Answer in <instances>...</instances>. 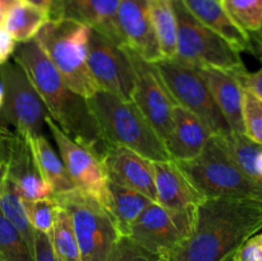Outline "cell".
I'll return each mask as SVG.
<instances>
[{
  "label": "cell",
  "instance_id": "cell-4",
  "mask_svg": "<svg viewBox=\"0 0 262 261\" xmlns=\"http://www.w3.org/2000/svg\"><path fill=\"white\" fill-rule=\"evenodd\" d=\"M91 30L68 18L49 19L33 38L69 89L84 99L100 91L87 64Z\"/></svg>",
  "mask_w": 262,
  "mask_h": 261
},
{
  "label": "cell",
  "instance_id": "cell-42",
  "mask_svg": "<svg viewBox=\"0 0 262 261\" xmlns=\"http://www.w3.org/2000/svg\"><path fill=\"white\" fill-rule=\"evenodd\" d=\"M9 132H10L9 127H7V125H4L3 123H0V138H2L3 136L8 135Z\"/></svg>",
  "mask_w": 262,
  "mask_h": 261
},
{
  "label": "cell",
  "instance_id": "cell-6",
  "mask_svg": "<svg viewBox=\"0 0 262 261\" xmlns=\"http://www.w3.org/2000/svg\"><path fill=\"white\" fill-rule=\"evenodd\" d=\"M177 15V60L199 68H214L239 74L247 71L241 53L227 40L202 25L182 0H174Z\"/></svg>",
  "mask_w": 262,
  "mask_h": 261
},
{
  "label": "cell",
  "instance_id": "cell-10",
  "mask_svg": "<svg viewBox=\"0 0 262 261\" xmlns=\"http://www.w3.org/2000/svg\"><path fill=\"white\" fill-rule=\"evenodd\" d=\"M196 207L173 211L151 202L130 227L128 237L169 261L171 253L191 234Z\"/></svg>",
  "mask_w": 262,
  "mask_h": 261
},
{
  "label": "cell",
  "instance_id": "cell-12",
  "mask_svg": "<svg viewBox=\"0 0 262 261\" xmlns=\"http://www.w3.org/2000/svg\"><path fill=\"white\" fill-rule=\"evenodd\" d=\"M45 123L76 189L96 200L106 209L109 178L101 159L67 136L49 114Z\"/></svg>",
  "mask_w": 262,
  "mask_h": 261
},
{
  "label": "cell",
  "instance_id": "cell-23",
  "mask_svg": "<svg viewBox=\"0 0 262 261\" xmlns=\"http://www.w3.org/2000/svg\"><path fill=\"white\" fill-rule=\"evenodd\" d=\"M106 210L114 219L120 235H128L130 227L152 201L141 192L109 181Z\"/></svg>",
  "mask_w": 262,
  "mask_h": 261
},
{
  "label": "cell",
  "instance_id": "cell-31",
  "mask_svg": "<svg viewBox=\"0 0 262 261\" xmlns=\"http://www.w3.org/2000/svg\"><path fill=\"white\" fill-rule=\"evenodd\" d=\"M106 261H165L160 255L151 252L128 235H119Z\"/></svg>",
  "mask_w": 262,
  "mask_h": 261
},
{
  "label": "cell",
  "instance_id": "cell-5",
  "mask_svg": "<svg viewBox=\"0 0 262 261\" xmlns=\"http://www.w3.org/2000/svg\"><path fill=\"white\" fill-rule=\"evenodd\" d=\"M177 164L202 196L233 197L262 204V181L245 173L215 136L197 158Z\"/></svg>",
  "mask_w": 262,
  "mask_h": 261
},
{
  "label": "cell",
  "instance_id": "cell-9",
  "mask_svg": "<svg viewBox=\"0 0 262 261\" xmlns=\"http://www.w3.org/2000/svg\"><path fill=\"white\" fill-rule=\"evenodd\" d=\"M0 82L4 89L0 123L25 138L43 135L48 112L26 72L15 61H7L0 66Z\"/></svg>",
  "mask_w": 262,
  "mask_h": 261
},
{
  "label": "cell",
  "instance_id": "cell-37",
  "mask_svg": "<svg viewBox=\"0 0 262 261\" xmlns=\"http://www.w3.org/2000/svg\"><path fill=\"white\" fill-rule=\"evenodd\" d=\"M49 15V19H59V0H23Z\"/></svg>",
  "mask_w": 262,
  "mask_h": 261
},
{
  "label": "cell",
  "instance_id": "cell-47",
  "mask_svg": "<svg viewBox=\"0 0 262 261\" xmlns=\"http://www.w3.org/2000/svg\"><path fill=\"white\" fill-rule=\"evenodd\" d=\"M0 182H2V177H0Z\"/></svg>",
  "mask_w": 262,
  "mask_h": 261
},
{
  "label": "cell",
  "instance_id": "cell-15",
  "mask_svg": "<svg viewBox=\"0 0 262 261\" xmlns=\"http://www.w3.org/2000/svg\"><path fill=\"white\" fill-rule=\"evenodd\" d=\"M117 26L125 48L151 63L163 59L151 25L147 0H119Z\"/></svg>",
  "mask_w": 262,
  "mask_h": 261
},
{
  "label": "cell",
  "instance_id": "cell-43",
  "mask_svg": "<svg viewBox=\"0 0 262 261\" xmlns=\"http://www.w3.org/2000/svg\"><path fill=\"white\" fill-rule=\"evenodd\" d=\"M3 101H4V89H3V84L0 82V109L3 106Z\"/></svg>",
  "mask_w": 262,
  "mask_h": 261
},
{
  "label": "cell",
  "instance_id": "cell-39",
  "mask_svg": "<svg viewBox=\"0 0 262 261\" xmlns=\"http://www.w3.org/2000/svg\"><path fill=\"white\" fill-rule=\"evenodd\" d=\"M251 42H252V41H251ZM250 53L257 56V58L262 61V44L252 42V48H251Z\"/></svg>",
  "mask_w": 262,
  "mask_h": 261
},
{
  "label": "cell",
  "instance_id": "cell-14",
  "mask_svg": "<svg viewBox=\"0 0 262 261\" xmlns=\"http://www.w3.org/2000/svg\"><path fill=\"white\" fill-rule=\"evenodd\" d=\"M3 176L12 183L23 201L51 199L54 191L38 171L27 138L14 130L0 138Z\"/></svg>",
  "mask_w": 262,
  "mask_h": 261
},
{
  "label": "cell",
  "instance_id": "cell-30",
  "mask_svg": "<svg viewBox=\"0 0 262 261\" xmlns=\"http://www.w3.org/2000/svg\"><path fill=\"white\" fill-rule=\"evenodd\" d=\"M25 202L26 212L28 220L36 232H41L43 234H50L51 229L55 223L60 206L54 197L51 199L36 200V201H23Z\"/></svg>",
  "mask_w": 262,
  "mask_h": 261
},
{
  "label": "cell",
  "instance_id": "cell-17",
  "mask_svg": "<svg viewBox=\"0 0 262 261\" xmlns=\"http://www.w3.org/2000/svg\"><path fill=\"white\" fill-rule=\"evenodd\" d=\"M156 202L173 211H184L199 206L202 196L174 160L152 161Z\"/></svg>",
  "mask_w": 262,
  "mask_h": 261
},
{
  "label": "cell",
  "instance_id": "cell-2",
  "mask_svg": "<svg viewBox=\"0 0 262 261\" xmlns=\"http://www.w3.org/2000/svg\"><path fill=\"white\" fill-rule=\"evenodd\" d=\"M13 59L32 82L49 117L72 140L102 159L110 143L97 124L89 100L69 89L36 41L20 44Z\"/></svg>",
  "mask_w": 262,
  "mask_h": 261
},
{
  "label": "cell",
  "instance_id": "cell-16",
  "mask_svg": "<svg viewBox=\"0 0 262 261\" xmlns=\"http://www.w3.org/2000/svg\"><path fill=\"white\" fill-rule=\"evenodd\" d=\"M101 160L110 182L141 192L156 202L152 161L119 145H109Z\"/></svg>",
  "mask_w": 262,
  "mask_h": 261
},
{
  "label": "cell",
  "instance_id": "cell-49",
  "mask_svg": "<svg viewBox=\"0 0 262 261\" xmlns=\"http://www.w3.org/2000/svg\"><path fill=\"white\" fill-rule=\"evenodd\" d=\"M0 261H2V260H0Z\"/></svg>",
  "mask_w": 262,
  "mask_h": 261
},
{
  "label": "cell",
  "instance_id": "cell-25",
  "mask_svg": "<svg viewBox=\"0 0 262 261\" xmlns=\"http://www.w3.org/2000/svg\"><path fill=\"white\" fill-rule=\"evenodd\" d=\"M48 20L49 15L45 12L23 0H18L5 14L3 27L15 42L25 44L32 41Z\"/></svg>",
  "mask_w": 262,
  "mask_h": 261
},
{
  "label": "cell",
  "instance_id": "cell-35",
  "mask_svg": "<svg viewBox=\"0 0 262 261\" xmlns=\"http://www.w3.org/2000/svg\"><path fill=\"white\" fill-rule=\"evenodd\" d=\"M262 63V61H261ZM241 84L246 91L255 95L257 99L262 101V66L258 71L256 72H243V73L237 74Z\"/></svg>",
  "mask_w": 262,
  "mask_h": 261
},
{
  "label": "cell",
  "instance_id": "cell-13",
  "mask_svg": "<svg viewBox=\"0 0 262 261\" xmlns=\"http://www.w3.org/2000/svg\"><path fill=\"white\" fill-rule=\"evenodd\" d=\"M125 49L132 60L136 74L132 101L165 143L170 135L176 100L164 83L155 64L145 60L130 49Z\"/></svg>",
  "mask_w": 262,
  "mask_h": 261
},
{
  "label": "cell",
  "instance_id": "cell-26",
  "mask_svg": "<svg viewBox=\"0 0 262 261\" xmlns=\"http://www.w3.org/2000/svg\"><path fill=\"white\" fill-rule=\"evenodd\" d=\"M0 210L4 214V216L22 234V237L25 238L33 253L36 230L33 229L30 220H28L25 202L20 199L19 194L15 192L12 183L4 176L2 177V182H0Z\"/></svg>",
  "mask_w": 262,
  "mask_h": 261
},
{
  "label": "cell",
  "instance_id": "cell-24",
  "mask_svg": "<svg viewBox=\"0 0 262 261\" xmlns=\"http://www.w3.org/2000/svg\"><path fill=\"white\" fill-rule=\"evenodd\" d=\"M151 25L163 59H174L177 53V15L174 0H147Z\"/></svg>",
  "mask_w": 262,
  "mask_h": 261
},
{
  "label": "cell",
  "instance_id": "cell-11",
  "mask_svg": "<svg viewBox=\"0 0 262 261\" xmlns=\"http://www.w3.org/2000/svg\"><path fill=\"white\" fill-rule=\"evenodd\" d=\"M87 64L101 91L132 101L136 74L125 46L91 30Z\"/></svg>",
  "mask_w": 262,
  "mask_h": 261
},
{
  "label": "cell",
  "instance_id": "cell-40",
  "mask_svg": "<svg viewBox=\"0 0 262 261\" xmlns=\"http://www.w3.org/2000/svg\"><path fill=\"white\" fill-rule=\"evenodd\" d=\"M18 0H0V9L7 13Z\"/></svg>",
  "mask_w": 262,
  "mask_h": 261
},
{
  "label": "cell",
  "instance_id": "cell-34",
  "mask_svg": "<svg viewBox=\"0 0 262 261\" xmlns=\"http://www.w3.org/2000/svg\"><path fill=\"white\" fill-rule=\"evenodd\" d=\"M33 260L35 261H60L54 253L48 234L36 232L33 242Z\"/></svg>",
  "mask_w": 262,
  "mask_h": 261
},
{
  "label": "cell",
  "instance_id": "cell-20",
  "mask_svg": "<svg viewBox=\"0 0 262 261\" xmlns=\"http://www.w3.org/2000/svg\"><path fill=\"white\" fill-rule=\"evenodd\" d=\"M118 3L119 0H59V19L84 23L123 45L117 26Z\"/></svg>",
  "mask_w": 262,
  "mask_h": 261
},
{
  "label": "cell",
  "instance_id": "cell-1",
  "mask_svg": "<svg viewBox=\"0 0 262 261\" xmlns=\"http://www.w3.org/2000/svg\"><path fill=\"white\" fill-rule=\"evenodd\" d=\"M262 230V204L233 197H206L194 214L191 234L169 261H225Z\"/></svg>",
  "mask_w": 262,
  "mask_h": 261
},
{
  "label": "cell",
  "instance_id": "cell-28",
  "mask_svg": "<svg viewBox=\"0 0 262 261\" xmlns=\"http://www.w3.org/2000/svg\"><path fill=\"white\" fill-rule=\"evenodd\" d=\"M0 260L35 261L30 246L0 210Z\"/></svg>",
  "mask_w": 262,
  "mask_h": 261
},
{
  "label": "cell",
  "instance_id": "cell-46",
  "mask_svg": "<svg viewBox=\"0 0 262 261\" xmlns=\"http://www.w3.org/2000/svg\"><path fill=\"white\" fill-rule=\"evenodd\" d=\"M225 261H233V260H232V257H230V258H228V260H225Z\"/></svg>",
  "mask_w": 262,
  "mask_h": 261
},
{
  "label": "cell",
  "instance_id": "cell-45",
  "mask_svg": "<svg viewBox=\"0 0 262 261\" xmlns=\"http://www.w3.org/2000/svg\"><path fill=\"white\" fill-rule=\"evenodd\" d=\"M0 177H3V165H2V163H0Z\"/></svg>",
  "mask_w": 262,
  "mask_h": 261
},
{
  "label": "cell",
  "instance_id": "cell-33",
  "mask_svg": "<svg viewBox=\"0 0 262 261\" xmlns=\"http://www.w3.org/2000/svg\"><path fill=\"white\" fill-rule=\"evenodd\" d=\"M233 261H262V233H256L242 243L232 256Z\"/></svg>",
  "mask_w": 262,
  "mask_h": 261
},
{
  "label": "cell",
  "instance_id": "cell-29",
  "mask_svg": "<svg viewBox=\"0 0 262 261\" xmlns=\"http://www.w3.org/2000/svg\"><path fill=\"white\" fill-rule=\"evenodd\" d=\"M222 5L233 22L248 35L261 28L262 0H222Z\"/></svg>",
  "mask_w": 262,
  "mask_h": 261
},
{
  "label": "cell",
  "instance_id": "cell-19",
  "mask_svg": "<svg viewBox=\"0 0 262 261\" xmlns=\"http://www.w3.org/2000/svg\"><path fill=\"white\" fill-rule=\"evenodd\" d=\"M196 69L209 87L230 130L245 135V125H243L245 89L241 84L237 74L214 68L196 67Z\"/></svg>",
  "mask_w": 262,
  "mask_h": 261
},
{
  "label": "cell",
  "instance_id": "cell-32",
  "mask_svg": "<svg viewBox=\"0 0 262 261\" xmlns=\"http://www.w3.org/2000/svg\"><path fill=\"white\" fill-rule=\"evenodd\" d=\"M243 125L246 137L262 145V101L246 90L243 95Z\"/></svg>",
  "mask_w": 262,
  "mask_h": 261
},
{
  "label": "cell",
  "instance_id": "cell-38",
  "mask_svg": "<svg viewBox=\"0 0 262 261\" xmlns=\"http://www.w3.org/2000/svg\"><path fill=\"white\" fill-rule=\"evenodd\" d=\"M250 176L256 179L262 181V145L255 154V158L252 160V166H251Z\"/></svg>",
  "mask_w": 262,
  "mask_h": 261
},
{
  "label": "cell",
  "instance_id": "cell-22",
  "mask_svg": "<svg viewBox=\"0 0 262 261\" xmlns=\"http://www.w3.org/2000/svg\"><path fill=\"white\" fill-rule=\"evenodd\" d=\"M41 177L53 188L54 194L64 193L74 189L73 182L64 166L60 155L55 151L45 135L27 138Z\"/></svg>",
  "mask_w": 262,
  "mask_h": 261
},
{
  "label": "cell",
  "instance_id": "cell-3",
  "mask_svg": "<svg viewBox=\"0 0 262 261\" xmlns=\"http://www.w3.org/2000/svg\"><path fill=\"white\" fill-rule=\"evenodd\" d=\"M87 100L110 145L124 146L151 161L171 160L164 141L135 102L101 90Z\"/></svg>",
  "mask_w": 262,
  "mask_h": 261
},
{
  "label": "cell",
  "instance_id": "cell-18",
  "mask_svg": "<svg viewBox=\"0 0 262 261\" xmlns=\"http://www.w3.org/2000/svg\"><path fill=\"white\" fill-rule=\"evenodd\" d=\"M211 132L199 117L177 104L173 109L170 135L165 146L174 161H188L197 158L211 138Z\"/></svg>",
  "mask_w": 262,
  "mask_h": 261
},
{
  "label": "cell",
  "instance_id": "cell-21",
  "mask_svg": "<svg viewBox=\"0 0 262 261\" xmlns=\"http://www.w3.org/2000/svg\"><path fill=\"white\" fill-rule=\"evenodd\" d=\"M189 13L194 15L202 25L209 27L224 40H227L235 50L251 51L252 42L247 32L241 30L228 15L219 0H182Z\"/></svg>",
  "mask_w": 262,
  "mask_h": 261
},
{
  "label": "cell",
  "instance_id": "cell-44",
  "mask_svg": "<svg viewBox=\"0 0 262 261\" xmlns=\"http://www.w3.org/2000/svg\"><path fill=\"white\" fill-rule=\"evenodd\" d=\"M5 14H7V13H5V12H3V10L0 9V27H3V25H4Z\"/></svg>",
  "mask_w": 262,
  "mask_h": 261
},
{
  "label": "cell",
  "instance_id": "cell-27",
  "mask_svg": "<svg viewBox=\"0 0 262 261\" xmlns=\"http://www.w3.org/2000/svg\"><path fill=\"white\" fill-rule=\"evenodd\" d=\"M54 253L60 261H81L78 242L68 212L60 207L55 223L49 234Z\"/></svg>",
  "mask_w": 262,
  "mask_h": 261
},
{
  "label": "cell",
  "instance_id": "cell-8",
  "mask_svg": "<svg viewBox=\"0 0 262 261\" xmlns=\"http://www.w3.org/2000/svg\"><path fill=\"white\" fill-rule=\"evenodd\" d=\"M154 64L177 104L199 117L212 136L232 132L196 67L177 59H161Z\"/></svg>",
  "mask_w": 262,
  "mask_h": 261
},
{
  "label": "cell",
  "instance_id": "cell-36",
  "mask_svg": "<svg viewBox=\"0 0 262 261\" xmlns=\"http://www.w3.org/2000/svg\"><path fill=\"white\" fill-rule=\"evenodd\" d=\"M15 41L4 27H0V66L7 63L8 59L14 54Z\"/></svg>",
  "mask_w": 262,
  "mask_h": 261
},
{
  "label": "cell",
  "instance_id": "cell-7",
  "mask_svg": "<svg viewBox=\"0 0 262 261\" xmlns=\"http://www.w3.org/2000/svg\"><path fill=\"white\" fill-rule=\"evenodd\" d=\"M54 199L71 216L81 261H106L120 235L110 212L76 188L54 194Z\"/></svg>",
  "mask_w": 262,
  "mask_h": 261
},
{
  "label": "cell",
  "instance_id": "cell-48",
  "mask_svg": "<svg viewBox=\"0 0 262 261\" xmlns=\"http://www.w3.org/2000/svg\"><path fill=\"white\" fill-rule=\"evenodd\" d=\"M219 2H222V0H219Z\"/></svg>",
  "mask_w": 262,
  "mask_h": 261
},
{
  "label": "cell",
  "instance_id": "cell-41",
  "mask_svg": "<svg viewBox=\"0 0 262 261\" xmlns=\"http://www.w3.org/2000/svg\"><path fill=\"white\" fill-rule=\"evenodd\" d=\"M251 37V41L255 44H262V26L260 30L257 31L256 33H252V35H250Z\"/></svg>",
  "mask_w": 262,
  "mask_h": 261
}]
</instances>
